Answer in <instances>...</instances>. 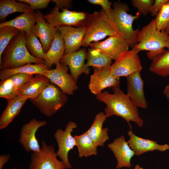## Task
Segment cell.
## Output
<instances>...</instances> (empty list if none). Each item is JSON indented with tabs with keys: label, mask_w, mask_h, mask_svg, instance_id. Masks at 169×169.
I'll return each instance as SVG.
<instances>
[{
	"label": "cell",
	"mask_w": 169,
	"mask_h": 169,
	"mask_svg": "<svg viewBox=\"0 0 169 169\" xmlns=\"http://www.w3.org/2000/svg\"><path fill=\"white\" fill-rule=\"evenodd\" d=\"M65 49L64 40L58 30L49 50L45 53L44 60L46 65L50 69L53 65L60 63L64 55Z\"/></svg>",
	"instance_id": "obj_25"
},
{
	"label": "cell",
	"mask_w": 169,
	"mask_h": 169,
	"mask_svg": "<svg viewBox=\"0 0 169 169\" xmlns=\"http://www.w3.org/2000/svg\"><path fill=\"white\" fill-rule=\"evenodd\" d=\"M88 1L91 4L100 6L102 10L109 12L111 9L112 2L108 0H88Z\"/></svg>",
	"instance_id": "obj_38"
},
{
	"label": "cell",
	"mask_w": 169,
	"mask_h": 169,
	"mask_svg": "<svg viewBox=\"0 0 169 169\" xmlns=\"http://www.w3.org/2000/svg\"><path fill=\"white\" fill-rule=\"evenodd\" d=\"M50 83V80L46 76L40 74H35L19 88L18 96H27L29 99L35 98Z\"/></svg>",
	"instance_id": "obj_22"
},
{
	"label": "cell",
	"mask_w": 169,
	"mask_h": 169,
	"mask_svg": "<svg viewBox=\"0 0 169 169\" xmlns=\"http://www.w3.org/2000/svg\"><path fill=\"white\" fill-rule=\"evenodd\" d=\"M94 72L90 76L89 88L90 92L97 95L104 89L120 85L119 78L111 74V66L103 68L93 67Z\"/></svg>",
	"instance_id": "obj_13"
},
{
	"label": "cell",
	"mask_w": 169,
	"mask_h": 169,
	"mask_svg": "<svg viewBox=\"0 0 169 169\" xmlns=\"http://www.w3.org/2000/svg\"><path fill=\"white\" fill-rule=\"evenodd\" d=\"M77 128V124L74 121H70L68 123L64 131L59 129L56 130L54 134L58 146L57 155L62 160L67 169L72 168L69 161L68 154L70 150L76 146L75 139L72 136L71 132Z\"/></svg>",
	"instance_id": "obj_10"
},
{
	"label": "cell",
	"mask_w": 169,
	"mask_h": 169,
	"mask_svg": "<svg viewBox=\"0 0 169 169\" xmlns=\"http://www.w3.org/2000/svg\"><path fill=\"white\" fill-rule=\"evenodd\" d=\"M127 134L129 137L127 141L128 145L136 156H140L149 151H164L169 150V145H159L155 141L140 137L134 133L131 128H130Z\"/></svg>",
	"instance_id": "obj_21"
},
{
	"label": "cell",
	"mask_w": 169,
	"mask_h": 169,
	"mask_svg": "<svg viewBox=\"0 0 169 169\" xmlns=\"http://www.w3.org/2000/svg\"><path fill=\"white\" fill-rule=\"evenodd\" d=\"M131 5L138 10L140 15L146 16L150 13L153 0H131Z\"/></svg>",
	"instance_id": "obj_35"
},
{
	"label": "cell",
	"mask_w": 169,
	"mask_h": 169,
	"mask_svg": "<svg viewBox=\"0 0 169 169\" xmlns=\"http://www.w3.org/2000/svg\"><path fill=\"white\" fill-rule=\"evenodd\" d=\"M89 46L115 60L129 50L130 47L129 43L123 37L117 36L109 37L103 41L92 43Z\"/></svg>",
	"instance_id": "obj_11"
},
{
	"label": "cell",
	"mask_w": 169,
	"mask_h": 169,
	"mask_svg": "<svg viewBox=\"0 0 169 169\" xmlns=\"http://www.w3.org/2000/svg\"><path fill=\"white\" fill-rule=\"evenodd\" d=\"M17 1L29 4L33 11L47 8L51 1L50 0H18Z\"/></svg>",
	"instance_id": "obj_36"
},
{
	"label": "cell",
	"mask_w": 169,
	"mask_h": 169,
	"mask_svg": "<svg viewBox=\"0 0 169 169\" xmlns=\"http://www.w3.org/2000/svg\"><path fill=\"white\" fill-rule=\"evenodd\" d=\"M106 118L104 112H100L96 115L92 124L86 131L97 147L104 146L105 142L110 139L108 128H103V123Z\"/></svg>",
	"instance_id": "obj_23"
},
{
	"label": "cell",
	"mask_w": 169,
	"mask_h": 169,
	"mask_svg": "<svg viewBox=\"0 0 169 169\" xmlns=\"http://www.w3.org/2000/svg\"><path fill=\"white\" fill-rule=\"evenodd\" d=\"M112 89L113 93L105 91L96 96L97 100L106 105L104 112L106 117L114 115L120 117L126 120L130 128L132 127L131 121L139 127L142 126L144 121L139 115L137 107L120 89V85Z\"/></svg>",
	"instance_id": "obj_1"
},
{
	"label": "cell",
	"mask_w": 169,
	"mask_h": 169,
	"mask_svg": "<svg viewBox=\"0 0 169 169\" xmlns=\"http://www.w3.org/2000/svg\"><path fill=\"white\" fill-rule=\"evenodd\" d=\"M154 20L157 29L165 32L169 26V0L159 11Z\"/></svg>",
	"instance_id": "obj_34"
},
{
	"label": "cell",
	"mask_w": 169,
	"mask_h": 169,
	"mask_svg": "<svg viewBox=\"0 0 169 169\" xmlns=\"http://www.w3.org/2000/svg\"><path fill=\"white\" fill-rule=\"evenodd\" d=\"M86 65L89 67L103 68L111 66L112 59L105 56L99 50L91 48L88 49Z\"/></svg>",
	"instance_id": "obj_31"
},
{
	"label": "cell",
	"mask_w": 169,
	"mask_h": 169,
	"mask_svg": "<svg viewBox=\"0 0 169 169\" xmlns=\"http://www.w3.org/2000/svg\"><path fill=\"white\" fill-rule=\"evenodd\" d=\"M36 22L35 12L23 13L12 20L0 23V28L11 26L27 33L30 32Z\"/></svg>",
	"instance_id": "obj_26"
},
{
	"label": "cell",
	"mask_w": 169,
	"mask_h": 169,
	"mask_svg": "<svg viewBox=\"0 0 169 169\" xmlns=\"http://www.w3.org/2000/svg\"><path fill=\"white\" fill-rule=\"evenodd\" d=\"M168 0H155L151 7L150 13L152 17H156L163 6Z\"/></svg>",
	"instance_id": "obj_37"
},
{
	"label": "cell",
	"mask_w": 169,
	"mask_h": 169,
	"mask_svg": "<svg viewBox=\"0 0 169 169\" xmlns=\"http://www.w3.org/2000/svg\"><path fill=\"white\" fill-rule=\"evenodd\" d=\"M29 100L41 113L50 117L64 106L68 98L60 89L50 82L36 97Z\"/></svg>",
	"instance_id": "obj_5"
},
{
	"label": "cell",
	"mask_w": 169,
	"mask_h": 169,
	"mask_svg": "<svg viewBox=\"0 0 169 169\" xmlns=\"http://www.w3.org/2000/svg\"><path fill=\"white\" fill-rule=\"evenodd\" d=\"M50 69L45 64H28L24 66L13 69H1L0 71V79L1 80L5 79L9 76L19 73H28L35 74H42L45 71Z\"/></svg>",
	"instance_id": "obj_27"
},
{
	"label": "cell",
	"mask_w": 169,
	"mask_h": 169,
	"mask_svg": "<svg viewBox=\"0 0 169 169\" xmlns=\"http://www.w3.org/2000/svg\"><path fill=\"white\" fill-rule=\"evenodd\" d=\"M64 169H66V168H64Z\"/></svg>",
	"instance_id": "obj_44"
},
{
	"label": "cell",
	"mask_w": 169,
	"mask_h": 169,
	"mask_svg": "<svg viewBox=\"0 0 169 169\" xmlns=\"http://www.w3.org/2000/svg\"><path fill=\"white\" fill-rule=\"evenodd\" d=\"M137 40V44L133 48L139 52L149 51L147 56L151 60L165 52V48L169 49V35L165 32L157 29L154 18L140 30Z\"/></svg>",
	"instance_id": "obj_3"
},
{
	"label": "cell",
	"mask_w": 169,
	"mask_h": 169,
	"mask_svg": "<svg viewBox=\"0 0 169 169\" xmlns=\"http://www.w3.org/2000/svg\"><path fill=\"white\" fill-rule=\"evenodd\" d=\"M15 12L33 13L29 5L14 0H0V19L4 22L9 15Z\"/></svg>",
	"instance_id": "obj_28"
},
{
	"label": "cell",
	"mask_w": 169,
	"mask_h": 169,
	"mask_svg": "<svg viewBox=\"0 0 169 169\" xmlns=\"http://www.w3.org/2000/svg\"><path fill=\"white\" fill-rule=\"evenodd\" d=\"M38 151L31 154V161L28 169H64L66 168L63 162L57 159L54 148L48 145L44 141Z\"/></svg>",
	"instance_id": "obj_9"
},
{
	"label": "cell",
	"mask_w": 169,
	"mask_h": 169,
	"mask_svg": "<svg viewBox=\"0 0 169 169\" xmlns=\"http://www.w3.org/2000/svg\"><path fill=\"white\" fill-rule=\"evenodd\" d=\"M107 146L113 152L117 160L116 169L131 167V159L135 154L126 141L124 135L116 138Z\"/></svg>",
	"instance_id": "obj_19"
},
{
	"label": "cell",
	"mask_w": 169,
	"mask_h": 169,
	"mask_svg": "<svg viewBox=\"0 0 169 169\" xmlns=\"http://www.w3.org/2000/svg\"><path fill=\"white\" fill-rule=\"evenodd\" d=\"M25 41L26 48L30 54L36 59L44 60L45 53L38 37L30 32L26 33Z\"/></svg>",
	"instance_id": "obj_32"
},
{
	"label": "cell",
	"mask_w": 169,
	"mask_h": 169,
	"mask_svg": "<svg viewBox=\"0 0 169 169\" xmlns=\"http://www.w3.org/2000/svg\"><path fill=\"white\" fill-rule=\"evenodd\" d=\"M64 40L65 46L64 54L77 51L81 46L86 27L75 28L63 26L57 28Z\"/></svg>",
	"instance_id": "obj_18"
},
{
	"label": "cell",
	"mask_w": 169,
	"mask_h": 169,
	"mask_svg": "<svg viewBox=\"0 0 169 169\" xmlns=\"http://www.w3.org/2000/svg\"><path fill=\"white\" fill-rule=\"evenodd\" d=\"M127 95L137 107L146 109L148 104L144 91V82L140 72H136L125 77Z\"/></svg>",
	"instance_id": "obj_15"
},
{
	"label": "cell",
	"mask_w": 169,
	"mask_h": 169,
	"mask_svg": "<svg viewBox=\"0 0 169 169\" xmlns=\"http://www.w3.org/2000/svg\"><path fill=\"white\" fill-rule=\"evenodd\" d=\"M113 6L111 12L118 28L124 39L132 48L138 43L137 38L140 30L138 28L134 29L133 23L135 20L139 18L141 15L137 12L135 15L128 13L130 8L126 3L115 1Z\"/></svg>",
	"instance_id": "obj_6"
},
{
	"label": "cell",
	"mask_w": 169,
	"mask_h": 169,
	"mask_svg": "<svg viewBox=\"0 0 169 169\" xmlns=\"http://www.w3.org/2000/svg\"><path fill=\"white\" fill-rule=\"evenodd\" d=\"M87 52L84 49L65 54L60 61V63L68 66L70 74L77 82L79 76L82 74L86 75L90 73V69L86 65L85 61L87 58Z\"/></svg>",
	"instance_id": "obj_17"
},
{
	"label": "cell",
	"mask_w": 169,
	"mask_h": 169,
	"mask_svg": "<svg viewBox=\"0 0 169 169\" xmlns=\"http://www.w3.org/2000/svg\"><path fill=\"white\" fill-rule=\"evenodd\" d=\"M74 137L76 141L79 157H87L97 154V146L87 131L79 135H75Z\"/></svg>",
	"instance_id": "obj_29"
},
{
	"label": "cell",
	"mask_w": 169,
	"mask_h": 169,
	"mask_svg": "<svg viewBox=\"0 0 169 169\" xmlns=\"http://www.w3.org/2000/svg\"><path fill=\"white\" fill-rule=\"evenodd\" d=\"M28 99L27 96H18L8 100L7 105L0 118V129L6 128L13 121Z\"/></svg>",
	"instance_id": "obj_24"
},
{
	"label": "cell",
	"mask_w": 169,
	"mask_h": 169,
	"mask_svg": "<svg viewBox=\"0 0 169 169\" xmlns=\"http://www.w3.org/2000/svg\"><path fill=\"white\" fill-rule=\"evenodd\" d=\"M10 158L9 154H7L0 156V169H2L4 165L8 161Z\"/></svg>",
	"instance_id": "obj_40"
},
{
	"label": "cell",
	"mask_w": 169,
	"mask_h": 169,
	"mask_svg": "<svg viewBox=\"0 0 169 169\" xmlns=\"http://www.w3.org/2000/svg\"><path fill=\"white\" fill-rule=\"evenodd\" d=\"M139 51L132 48L121 55L111 66V74L116 78L126 77L136 72H141L142 67Z\"/></svg>",
	"instance_id": "obj_8"
},
{
	"label": "cell",
	"mask_w": 169,
	"mask_h": 169,
	"mask_svg": "<svg viewBox=\"0 0 169 169\" xmlns=\"http://www.w3.org/2000/svg\"><path fill=\"white\" fill-rule=\"evenodd\" d=\"M59 10L55 6L49 13L43 15L46 22L57 28L63 26H86L84 23L87 20L88 16L85 13L66 8L62 9V12Z\"/></svg>",
	"instance_id": "obj_7"
},
{
	"label": "cell",
	"mask_w": 169,
	"mask_h": 169,
	"mask_svg": "<svg viewBox=\"0 0 169 169\" xmlns=\"http://www.w3.org/2000/svg\"><path fill=\"white\" fill-rule=\"evenodd\" d=\"M47 123L45 120H39L33 118L22 127L19 142L27 152L40 150L41 147L36 137V133L40 127L45 125Z\"/></svg>",
	"instance_id": "obj_14"
},
{
	"label": "cell",
	"mask_w": 169,
	"mask_h": 169,
	"mask_svg": "<svg viewBox=\"0 0 169 169\" xmlns=\"http://www.w3.org/2000/svg\"><path fill=\"white\" fill-rule=\"evenodd\" d=\"M111 10L109 12L103 10L95 11L88 15L86 32L81 46L87 47L90 43L99 41L107 36L123 38Z\"/></svg>",
	"instance_id": "obj_2"
},
{
	"label": "cell",
	"mask_w": 169,
	"mask_h": 169,
	"mask_svg": "<svg viewBox=\"0 0 169 169\" xmlns=\"http://www.w3.org/2000/svg\"><path fill=\"white\" fill-rule=\"evenodd\" d=\"M20 32L19 29L11 26L0 28V63L3 52L10 41Z\"/></svg>",
	"instance_id": "obj_33"
},
{
	"label": "cell",
	"mask_w": 169,
	"mask_h": 169,
	"mask_svg": "<svg viewBox=\"0 0 169 169\" xmlns=\"http://www.w3.org/2000/svg\"><path fill=\"white\" fill-rule=\"evenodd\" d=\"M64 66L59 63L55 69L47 70L42 75L49 78L51 83L58 86L66 94L73 95L78 88L77 82L67 73Z\"/></svg>",
	"instance_id": "obj_12"
},
{
	"label": "cell",
	"mask_w": 169,
	"mask_h": 169,
	"mask_svg": "<svg viewBox=\"0 0 169 169\" xmlns=\"http://www.w3.org/2000/svg\"><path fill=\"white\" fill-rule=\"evenodd\" d=\"M163 95L167 99L169 98V83L165 87L163 90Z\"/></svg>",
	"instance_id": "obj_41"
},
{
	"label": "cell",
	"mask_w": 169,
	"mask_h": 169,
	"mask_svg": "<svg viewBox=\"0 0 169 169\" xmlns=\"http://www.w3.org/2000/svg\"><path fill=\"white\" fill-rule=\"evenodd\" d=\"M25 33L20 31L10 41L2 54L1 70L15 68L28 64H45L44 60L34 58L28 50L25 44Z\"/></svg>",
	"instance_id": "obj_4"
},
{
	"label": "cell",
	"mask_w": 169,
	"mask_h": 169,
	"mask_svg": "<svg viewBox=\"0 0 169 169\" xmlns=\"http://www.w3.org/2000/svg\"><path fill=\"white\" fill-rule=\"evenodd\" d=\"M133 169H143V168L139 165L137 164L135 166L134 168Z\"/></svg>",
	"instance_id": "obj_42"
},
{
	"label": "cell",
	"mask_w": 169,
	"mask_h": 169,
	"mask_svg": "<svg viewBox=\"0 0 169 169\" xmlns=\"http://www.w3.org/2000/svg\"><path fill=\"white\" fill-rule=\"evenodd\" d=\"M36 22L30 32L38 38L44 52L49 50L58 29L47 23L39 10L35 12Z\"/></svg>",
	"instance_id": "obj_16"
},
{
	"label": "cell",
	"mask_w": 169,
	"mask_h": 169,
	"mask_svg": "<svg viewBox=\"0 0 169 169\" xmlns=\"http://www.w3.org/2000/svg\"><path fill=\"white\" fill-rule=\"evenodd\" d=\"M51 1L54 2L55 6L59 9H68L70 8L71 5L72 1L69 0H53Z\"/></svg>",
	"instance_id": "obj_39"
},
{
	"label": "cell",
	"mask_w": 169,
	"mask_h": 169,
	"mask_svg": "<svg viewBox=\"0 0 169 169\" xmlns=\"http://www.w3.org/2000/svg\"><path fill=\"white\" fill-rule=\"evenodd\" d=\"M167 34L169 35V26L165 31Z\"/></svg>",
	"instance_id": "obj_43"
},
{
	"label": "cell",
	"mask_w": 169,
	"mask_h": 169,
	"mask_svg": "<svg viewBox=\"0 0 169 169\" xmlns=\"http://www.w3.org/2000/svg\"><path fill=\"white\" fill-rule=\"evenodd\" d=\"M34 74L19 73L12 75L0 82V97L7 101L18 96L19 88Z\"/></svg>",
	"instance_id": "obj_20"
},
{
	"label": "cell",
	"mask_w": 169,
	"mask_h": 169,
	"mask_svg": "<svg viewBox=\"0 0 169 169\" xmlns=\"http://www.w3.org/2000/svg\"><path fill=\"white\" fill-rule=\"evenodd\" d=\"M151 61L149 67L151 72L163 77L169 76V49L157 56Z\"/></svg>",
	"instance_id": "obj_30"
}]
</instances>
